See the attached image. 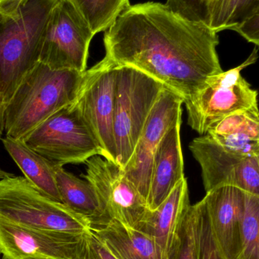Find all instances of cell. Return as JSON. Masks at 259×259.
<instances>
[{
    "mask_svg": "<svg viewBox=\"0 0 259 259\" xmlns=\"http://www.w3.org/2000/svg\"><path fill=\"white\" fill-rule=\"evenodd\" d=\"M240 259H259V197L246 193Z\"/></svg>",
    "mask_w": 259,
    "mask_h": 259,
    "instance_id": "obj_24",
    "label": "cell"
},
{
    "mask_svg": "<svg viewBox=\"0 0 259 259\" xmlns=\"http://www.w3.org/2000/svg\"><path fill=\"white\" fill-rule=\"evenodd\" d=\"M218 33L181 18L165 4L131 6L106 32V57L135 68L186 100L223 72Z\"/></svg>",
    "mask_w": 259,
    "mask_h": 259,
    "instance_id": "obj_1",
    "label": "cell"
},
{
    "mask_svg": "<svg viewBox=\"0 0 259 259\" xmlns=\"http://www.w3.org/2000/svg\"><path fill=\"white\" fill-rule=\"evenodd\" d=\"M82 177L97 191L102 207L111 220L137 229L149 209L146 199L118 164L96 155L86 161Z\"/></svg>",
    "mask_w": 259,
    "mask_h": 259,
    "instance_id": "obj_10",
    "label": "cell"
},
{
    "mask_svg": "<svg viewBox=\"0 0 259 259\" xmlns=\"http://www.w3.org/2000/svg\"><path fill=\"white\" fill-rule=\"evenodd\" d=\"M88 233L34 229L0 218V254L6 259H84Z\"/></svg>",
    "mask_w": 259,
    "mask_h": 259,
    "instance_id": "obj_12",
    "label": "cell"
},
{
    "mask_svg": "<svg viewBox=\"0 0 259 259\" xmlns=\"http://www.w3.org/2000/svg\"><path fill=\"white\" fill-rule=\"evenodd\" d=\"M257 59L258 49H255L242 65L209 77L197 92L184 100L192 129L204 135L226 117L258 106V91L251 88L241 74Z\"/></svg>",
    "mask_w": 259,
    "mask_h": 259,
    "instance_id": "obj_5",
    "label": "cell"
},
{
    "mask_svg": "<svg viewBox=\"0 0 259 259\" xmlns=\"http://www.w3.org/2000/svg\"><path fill=\"white\" fill-rule=\"evenodd\" d=\"M190 205L188 185L183 179L167 199L147 215L137 229L155 241L161 259H167L177 229L186 208Z\"/></svg>",
    "mask_w": 259,
    "mask_h": 259,
    "instance_id": "obj_16",
    "label": "cell"
},
{
    "mask_svg": "<svg viewBox=\"0 0 259 259\" xmlns=\"http://www.w3.org/2000/svg\"><path fill=\"white\" fill-rule=\"evenodd\" d=\"M256 155H257V157H258V161H259V149H258V152H257Z\"/></svg>",
    "mask_w": 259,
    "mask_h": 259,
    "instance_id": "obj_32",
    "label": "cell"
},
{
    "mask_svg": "<svg viewBox=\"0 0 259 259\" xmlns=\"http://www.w3.org/2000/svg\"><path fill=\"white\" fill-rule=\"evenodd\" d=\"M211 135H235L259 141V109L253 106L235 112L208 130Z\"/></svg>",
    "mask_w": 259,
    "mask_h": 259,
    "instance_id": "obj_22",
    "label": "cell"
},
{
    "mask_svg": "<svg viewBox=\"0 0 259 259\" xmlns=\"http://www.w3.org/2000/svg\"><path fill=\"white\" fill-rule=\"evenodd\" d=\"M94 36L71 0H59L46 26L39 62L53 69L84 72Z\"/></svg>",
    "mask_w": 259,
    "mask_h": 259,
    "instance_id": "obj_8",
    "label": "cell"
},
{
    "mask_svg": "<svg viewBox=\"0 0 259 259\" xmlns=\"http://www.w3.org/2000/svg\"><path fill=\"white\" fill-rule=\"evenodd\" d=\"M211 0H167L165 6L181 18L209 27Z\"/></svg>",
    "mask_w": 259,
    "mask_h": 259,
    "instance_id": "obj_26",
    "label": "cell"
},
{
    "mask_svg": "<svg viewBox=\"0 0 259 259\" xmlns=\"http://www.w3.org/2000/svg\"><path fill=\"white\" fill-rule=\"evenodd\" d=\"M56 165L85 163L101 150L74 103L58 111L24 140Z\"/></svg>",
    "mask_w": 259,
    "mask_h": 259,
    "instance_id": "obj_7",
    "label": "cell"
},
{
    "mask_svg": "<svg viewBox=\"0 0 259 259\" xmlns=\"http://www.w3.org/2000/svg\"><path fill=\"white\" fill-rule=\"evenodd\" d=\"M4 1V0H0V2Z\"/></svg>",
    "mask_w": 259,
    "mask_h": 259,
    "instance_id": "obj_33",
    "label": "cell"
},
{
    "mask_svg": "<svg viewBox=\"0 0 259 259\" xmlns=\"http://www.w3.org/2000/svg\"><path fill=\"white\" fill-rule=\"evenodd\" d=\"M193 206L198 259H225L216 243L204 198Z\"/></svg>",
    "mask_w": 259,
    "mask_h": 259,
    "instance_id": "obj_25",
    "label": "cell"
},
{
    "mask_svg": "<svg viewBox=\"0 0 259 259\" xmlns=\"http://www.w3.org/2000/svg\"><path fill=\"white\" fill-rule=\"evenodd\" d=\"M0 218L34 229L85 234L88 219L39 191L24 177L0 180Z\"/></svg>",
    "mask_w": 259,
    "mask_h": 259,
    "instance_id": "obj_4",
    "label": "cell"
},
{
    "mask_svg": "<svg viewBox=\"0 0 259 259\" xmlns=\"http://www.w3.org/2000/svg\"><path fill=\"white\" fill-rule=\"evenodd\" d=\"M4 105L0 100V139L4 134Z\"/></svg>",
    "mask_w": 259,
    "mask_h": 259,
    "instance_id": "obj_30",
    "label": "cell"
},
{
    "mask_svg": "<svg viewBox=\"0 0 259 259\" xmlns=\"http://www.w3.org/2000/svg\"><path fill=\"white\" fill-rule=\"evenodd\" d=\"M15 176L14 174L9 173V172L5 171L0 168V180L5 179V178H11V177Z\"/></svg>",
    "mask_w": 259,
    "mask_h": 259,
    "instance_id": "obj_31",
    "label": "cell"
},
{
    "mask_svg": "<svg viewBox=\"0 0 259 259\" xmlns=\"http://www.w3.org/2000/svg\"><path fill=\"white\" fill-rule=\"evenodd\" d=\"M118 67L114 137L117 164L124 169L164 86L135 68Z\"/></svg>",
    "mask_w": 259,
    "mask_h": 259,
    "instance_id": "obj_6",
    "label": "cell"
},
{
    "mask_svg": "<svg viewBox=\"0 0 259 259\" xmlns=\"http://www.w3.org/2000/svg\"><path fill=\"white\" fill-rule=\"evenodd\" d=\"M91 230L118 259H161L155 241L149 236L117 221Z\"/></svg>",
    "mask_w": 259,
    "mask_h": 259,
    "instance_id": "obj_19",
    "label": "cell"
},
{
    "mask_svg": "<svg viewBox=\"0 0 259 259\" xmlns=\"http://www.w3.org/2000/svg\"><path fill=\"white\" fill-rule=\"evenodd\" d=\"M167 259H198L194 206L191 204L183 214Z\"/></svg>",
    "mask_w": 259,
    "mask_h": 259,
    "instance_id": "obj_23",
    "label": "cell"
},
{
    "mask_svg": "<svg viewBox=\"0 0 259 259\" xmlns=\"http://www.w3.org/2000/svg\"><path fill=\"white\" fill-rule=\"evenodd\" d=\"M209 135L225 149L236 153L244 155H256L259 149V141L257 140L235 135Z\"/></svg>",
    "mask_w": 259,
    "mask_h": 259,
    "instance_id": "obj_27",
    "label": "cell"
},
{
    "mask_svg": "<svg viewBox=\"0 0 259 259\" xmlns=\"http://www.w3.org/2000/svg\"><path fill=\"white\" fill-rule=\"evenodd\" d=\"M3 143L24 178L46 196L62 203L56 183V164L35 152L22 140L6 137Z\"/></svg>",
    "mask_w": 259,
    "mask_h": 259,
    "instance_id": "obj_18",
    "label": "cell"
},
{
    "mask_svg": "<svg viewBox=\"0 0 259 259\" xmlns=\"http://www.w3.org/2000/svg\"><path fill=\"white\" fill-rule=\"evenodd\" d=\"M83 15L94 35L109 30L127 9L129 0H71Z\"/></svg>",
    "mask_w": 259,
    "mask_h": 259,
    "instance_id": "obj_20",
    "label": "cell"
},
{
    "mask_svg": "<svg viewBox=\"0 0 259 259\" xmlns=\"http://www.w3.org/2000/svg\"><path fill=\"white\" fill-rule=\"evenodd\" d=\"M184 100L164 88L145 124L132 156L123 170L142 196L147 199L152 161L166 133L182 115Z\"/></svg>",
    "mask_w": 259,
    "mask_h": 259,
    "instance_id": "obj_13",
    "label": "cell"
},
{
    "mask_svg": "<svg viewBox=\"0 0 259 259\" xmlns=\"http://www.w3.org/2000/svg\"><path fill=\"white\" fill-rule=\"evenodd\" d=\"M251 44L259 47V0L244 19L231 29Z\"/></svg>",
    "mask_w": 259,
    "mask_h": 259,
    "instance_id": "obj_28",
    "label": "cell"
},
{
    "mask_svg": "<svg viewBox=\"0 0 259 259\" xmlns=\"http://www.w3.org/2000/svg\"><path fill=\"white\" fill-rule=\"evenodd\" d=\"M58 2H0V100L4 106L39 62L46 26Z\"/></svg>",
    "mask_w": 259,
    "mask_h": 259,
    "instance_id": "obj_2",
    "label": "cell"
},
{
    "mask_svg": "<svg viewBox=\"0 0 259 259\" xmlns=\"http://www.w3.org/2000/svg\"><path fill=\"white\" fill-rule=\"evenodd\" d=\"M204 199L216 243L224 258L240 259L246 193L237 187L224 186L206 193Z\"/></svg>",
    "mask_w": 259,
    "mask_h": 259,
    "instance_id": "obj_14",
    "label": "cell"
},
{
    "mask_svg": "<svg viewBox=\"0 0 259 259\" xmlns=\"http://www.w3.org/2000/svg\"></svg>",
    "mask_w": 259,
    "mask_h": 259,
    "instance_id": "obj_34",
    "label": "cell"
},
{
    "mask_svg": "<svg viewBox=\"0 0 259 259\" xmlns=\"http://www.w3.org/2000/svg\"><path fill=\"white\" fill-rule=\"evenodd\" d=\"M181 117L166 133L155 151L152 161L148 208L156 209L185 178L181 141Z\"/></svg>",
    "mask_w": 259,
    "mask_h": 259,
    "instance_id": "obj_15",
    "label": "cell"
},
{
    "mask_svg": "<svg viewBox=\"0 0 259 259\" xmlns=\"http://www.w3.org/2000/svg\"><path fill=\"white\" fill-rule=\"evenodd\" d=\"M84 72L57 70L38 62L5 105L6 137L22 140L62 108L74 103Z\"/></svg>",
    "mask_w": 259,
    "mask_h": 259,
    "instance_id": "obj_3",
    "label": "cell"
},
{
    "mask_svg": "<svg viewBox=\"0 0 259 259\" xmlns=\"http://www.w3.org/2000/svg\"><path fill=\"white\" fill-rule=\"evenodd\" d=\"M190 150L202 169L206 193L217 187L231 186L259 197L256 155H244L228 150L208 134L195 138Z\"/></svg>",
    "mask_w": 259,
    "mask_h": 259,
    "instance_id": "obj_11",
    "label": "cell"
},
{
    "mask_svg": "<svg viewBox=\"0 0 259 259\" xmlns=\"http://www.w3.org/2000/svg\"><path fill=\"white\" fill-rule=\"evenodd\" d=\"M118 65L105 56L85 71L84 80L74 103L95 140L102 157L117 164L114 114Z\"/></svg>",
    "mask_w": 259,
    "mask_h": 259,
    "instance_id": "obj_9",
    "label": "cell"
},
{
    "mask_svg": "<svg viewBox=\"0 0 259 259\" xmlns=\"http://www.w3.org/2000/svg\"><path fill=\"white\" fill-rule=\"evenodd\" d=\"M84 259H118L106 245L92 231L87 234V248Z\"/></svg>",
    "mask_w": 259,
    "mask_h": 259,
    "instance_id": "obj_29",
    "label": "cell"
},
{
    "mask_svg": "<svg viewBox=\"0 0 259 259\" xmlns=\"http://www.w3.org/2000/svg\"><path fill=\"white\" fill-rule=\"evenodd\" d=\"M258 0H211L210 28L216 33L231 30L250 12Z\"/></svg>",
    "mask_w": 259,
    "mask_h": 259,
    "instance_id": "obj_21",
    "label": "cell"
},
{
    "mask_svg": "<svg viewBox=\"0 0 259 259\" xmlns=\"http://www.w3.org/2000/svg\"><path fill=\"white\" fill-rule=\"evenodd\" d=\"M56 179L62 203L74 212L88 219L91 229L105 226L111 222L102 207L94 186L65 170L63 166H56Z\"/></svg>",
    "mask_w": 259,
    "mask_h": 259,
    "instance_id": "obj_17",
    "label": "cell"
}]
</instances>
